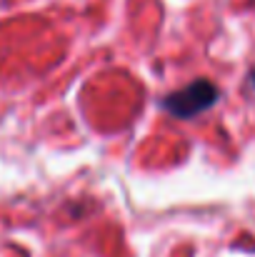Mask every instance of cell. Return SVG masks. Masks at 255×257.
<instances>
[{
    "instance_id": "cell-1",
    "label": "cell",
    "mask_w": 255,
    "mask_h": 257,
    "mask_svg": "<svg viewBox=\"0 0 255 257\" xmlns=\"http://www.w3.org/2000/svg\"><path fill=\"white\" fill-rule=\"evenodd\" d=\"M215 100H218V87L213 85L210 80H195V83L185 85L183 90L168 95L163 100V107L168 110L170 115L188 120V117L213 107Z\"/></svg>"
},
{
    "instance_id": "cell-2",
    "label": "cell",
    "mask_w": 255,
    "mask_h": 257,
    "mask_svg": "<svg viewBox=\"0 0 255 257\" xmlns=\"http://www.w3.org/2000/svg\"><path fill=\"white\" fill-rule=\"evenodd\" d=\"M253 83H255V70H253Z\"/></svg>"
}]
</instances>
